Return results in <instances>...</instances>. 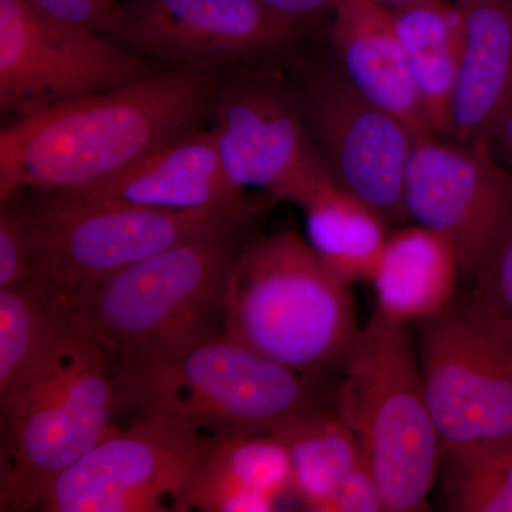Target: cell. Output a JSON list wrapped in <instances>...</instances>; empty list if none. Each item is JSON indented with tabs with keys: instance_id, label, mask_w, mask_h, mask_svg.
Returning <instances> with one entry per match:
<instances>
[{
	"instance_id": "6da1fadb",
	"label": "cell",
	"mask_w": 512,
	"mask_h": 512,
	"mask_svg": "<svg viewBox=\"0 0 512 512\" xmlns=\"http://www.w3.org/2000/svg\"><path fill=\"white\" fill-rule=\"evenodd\" d=\"M218 84L214 73L174 69L10 120L0 131V202L106 183L197 128Z\"/></svg>"
},
{
	"instance_id": "7a4b0ae2",
	"label": "cell",
	"mask_w": 512,
	"mask_h": 512,
	"mask_svg": "<svg viewBox=\"0 0 512 512\" xmlns=\"http://www.w3.org/2000/svg\"><path fill=\"white\" fill-rule=\"evenodd\" d=\"M248 220L148 256L64 305L111 370L164 362L222 333L225 289Z\"/></svg>"
},
{
	"instance_id": "3957f363",
	"label": "cell",
	"mask_w": 512,
	"mask_h": 512,
	"mask_svg": "<svg viewBox=\"0 0 512 512\" xmlns=\"http://www.w3.org/2000/svg\"><path fill=\"white\" fill-rule=\"evenodd\" d=\"M352 284L308 239L274 232L242 244L229 271L222 333L308 375L342 366L359 332Z\"/></svg>"
},
{
	"instance_id": "277c9868",
	"label": "cell",
	"mask_w": 512,
	"mask_h": 512,
	"mask_svg": "<svg viewBox=\"0 0 512 512\" xmlns=\"http://www.w3.org/2000/svg\"><path fill=\"white\" fill-rule=\"evenodd\" d=\"M340 367L343 375L333 407L375 473L386 511L427 510L443 444L409 325L375 308Z\"/></svg>"
},
{
	"instance_id": "5b68a950",
	"label": "cell",
	"mask_w": 512,
	"mask_h": 512,
	"mask_svg": "<svg viewBox=\"0 0 512 512\" xmlns=\"http://www.w3.org/2000/svg\"><path fill=\"white\" fill-rule=\"evenodd\" d=\"M103 352L80 330L0 396V511L37 510L47 488L119 430L123 407Z\"/></svg>"
},
{
	"instance_id": "8992f818",
	"label": "cell",
	"mask_w": 512,
	"mask_h": 512,
	"mask_svg": "<svg viewBox=\"0 0 512 512\" xmlns=\"http://www.w3.org/2000/svg\"><path fill=\"white\" fill-rule=\"evenodd\" d=\"M113 373L124 406L215 437L272 433L328 407L322 375L295 372L224 335L164 362Z\"/></svg>"
},
{
	"instance_id": "52a82bcc",
	"label": "cell",
	"mask_w": 512,
	"mask_h": 512,
	"mask_svg": "<svg viewBox=\"0 0 512 512\" xmlns=\"http://www.w3.org/2000/svg\"><path fill=\"white\" fill-rule=\"evenodd\" d=\"M9 200L28 237L29 281L63 306L141 259L249 217L164 210L80 191H22Z\"/></svg>"
},
{
	"instance_id": "ba28073f",
	"label": "cell",
	"mask_w": 512,
	"mask_h": 512,
	"mask_svg": "<svg viewBox=\"0 0 512 512\" xmlns=\"http://www.w3.org/2000/svg\"><path fill=\"white\" fill-rule=\"evenodd\" d=\"M417 352L443 454L512 441V330L473 293L419 323Z\"/></svg>"
},
{
	"instance_id": "9c48e42d",
	"label": "cell",
	"mask_w": 512,
	"mask_h": 512,
	"mask_svg": "<svg viewBox=\"0 0 512 512\" xmlns=\"http://www.w3.org/2000/svg\"><path fill=\"white\" fill-rule=\"evenodd\" d=\"M291 80L313 147L330 180L387 221H409L404 177L417 138L350 83L332 52Z\"/></svg>"
},
{
	"instance_id": "30bf717a",
	"label": "cell",
	"mask_w": 512,
	"mask_h": 512,
	"mask_svg": "<svg viewBox=\"0 0 512 512\" xmlns=\"http://www.w3.org/2000/svg\"><path fill=\"white\" fill-rule=\"evenodd\" d=\"M217 437L158 414L111 433L50 485L45 512L187 511L185 495Z\"/></svg>"
},
{
	"instance_id": "8fae6325",
	"label": "cell",
	"mask_w": 512,
	"mask_h": 512,
	"mask_svg": "<svg viewBox=\"0 0 512 512\" xmlns=\"http://www.w3.org/2000/svg\"><path fill=\"white\" fill-rule=\"evenodd\" d=\"M157 72V64L101 33L46 15L29 0H0L3 117L20 119Z\"/></svg>"
},
{
	"instance_id": "7c38bea8",
	"label": "cell",
	"mask_w": 512,
	"mask_h": 512,
	"mask_svg": "<svg viewBox=\"0 0 512 512\" xmlns=\"http://www.w3.org/2000/svg\"><path fill=\"white\" fill-rule=\"evenodd\" d=\"M404 208L453 245L461 274L476 282L512 229V173L491 143L424 138L407 164Z\"/></svg>"
},
{
	"instance_id": "4fadbf2b",
	"label": "cell",
	"mask_w": 512,
	"mask_h": 512,
	"mask_svg": "<svg viewBox=\"0 0 512 512\" xmlns=\"http://www.w3.org/2000/svg\"><path fill=\"white\" fill-rule=\"evenodd\" d=\"M215 144L229 183L264 188L299 204L330 178L313 147L291 80L242 67L218 84L211 110Z\"/></svg>"
},
{
	"instance_id": "5bb4252c",
	"label": "cell",
	"mask_w": 512,
	"mask_h": 512,
	"mask_svg": "<svg viewBox=\"0 0 512 512\" xmlns=\"http://www.w3.org/2000/svg\"><path fill=\"white\" fill-rule=\"evenodd\" d=\"M138 50L174 69L214 73L291 45L303 30L261 0H130Z\"/></svg>"
},
{
	"instance_id": "9a60e30c",
	"label": "cell",
	"mask_w": 512,
	"mask_h": 512,
	"mask_svg": "<svg viewBox=\"0 0 512 512\" xmlns=\"http://www.w3.org/2000/svg\"><path fill=\"white\" fill-rule=\"evenodd\" d=\"M330 13L332 55L350 83L406 124L417 140L436 137L421 106L392 10L377 0H338Z\"/></svg>"
},
{
	"instance_id": "2e32d148",
	"label": "cell",
	"mask_w": 512,
	"mask_h": 512,
	"mask_svg": "<svg viewBox=\"0 0 512 512\" xmlns=\"http://www.w3.org/2000/svg\"><path fill=\"white\" fill-rule=\"evenodd\" d=\"M80 192L175 211L251 212L222 167L212 130L194 128L117 177Z\"/></svg>"
},
{
	"instance_id": "e0dca14e",
	"label": "cell",
	"mask_w": 512,
	"mask_h": 512,
	"mask_svg": "<svg viewBox=\"0 0 512 512\" xmlns=\"http://www.w3.org/2000/svg\"><path fill=\"white\" fill-rule=\"evenodd\" d=\"M453 3L461 19V56L447 140L491 143L512 99V0Z\"/></svg>"
},
{
	"instance_id": "ac0fdd59",
	"label": "cell",
	"mask_w": 512,
	"mask_h": 512,
	"mask_svg": "<svg viewBox=\"0 0 512 512\" xmlns=\"http://www.w3.org/2000/svg\"><path fill=\"white\" fill-rule=\"evenodd\" d=\"M292 495L288 451L275 436L217 437L185 495L187 511L271 512Z\"/></svg>"
},
{
	"instance_id": "d6986e66",
	"label": "cell",
	"mask_w": 512,
	"mask_h": 512,
	"mask_svg": "<svg viewBox=\"0 0 512 512\" xmlns=\"http://www.w3.org/2000/svg\"><path fill=\"white\" fill-rule=\"evenodd\" d=\"M461 274L456 249L443 235L423 225L390 232L370 276L376 308L399 322H424L454 301Z\"/></svg>"
},
{
	"instance_id": "ffe728a7",
	"label": "cell",
	"mask_w": 512,
	"mask_h": 512,
	"mask_svg": "<svg viewBox=\"0 0 512 512\" xmlns=\"http://www.w3.org/2000/svg\"><path fill=\"white\" fill-rule=\"evenodd\" d=\"M390 10L429 126L436 137L447 138L460 70V13L447 0Z\"/></svg>"
},
{
	"instance_id": "44dd1931",
	"label": "cell",
	"mask_w": 512,
	"mask_h": 512,
	"mask_svg": "<svg viewBox=\"0 0 512 512\" xmlns=\"http://www.w3.org/2000/svg\"><path fill=\"white\" fill-rule=\"evenodd\" d=\"M306 239L316 254L345 281H370L390 235V222L330 178L299 202Z\"/></svg>"
},
{
	"instance_id": "7402d4cb",
	"label": "cell",
	"mask_w": 512,
	"mask_h": 512,
	"mask_svg": "<svg viewBox=\"0 0 512 512\" xmlns=\"http://www.w3.org/2000/svg\"><path fill=\"white\" fill-rule=\"evenodd\" d=\"M271 434L288 451L293 497L306 510L332 511L340 484L362 458L355 434L335 407L303 413Z\"/></svg>"
},
{
	"instance_id": "603a6c76",
	"label": "cell",
	"mask_w": 512,
	"mask_h": 512,
	"mask_svg": "<svg viewBox=\"0 0 512 512\" xmlns=\"http://www.w3.org/2000/svg\"><path fill=\"white\" fill-rule=\"evenodd\" d=\"M72 329L62 303L32 281L0 289V396L43 365Z\"/></svg>"
},
{
	"instance_id": "cb8c5ba5",
	"label": "cell",
	"mask_w": 512,
	"mask_h": 512,
	"mask_svg": "<svg viewBox=\"0 0 512 512\" xmlns=\"http://www.w3.org/2000/svg\"><path fill=\"white\" fill-rule=\"evenodd\" d=\"M447 507L458 512H512V441L443 454Z\"/></svg>"
},
{
	"instance_id": "d4e9b609",
	"label": "cell",
	"mask_w": 512,
	"mask_h": 512,
	"mask_svg": "<svg viewBox=\"0 0 512 512\" xmlns=\"http://www.w3.org/2000/svg\"><path fill=\"white\" fill-rule=\"evenodd\" d=\"M37 9L53 18L92 29L104 36L116 37L127 45L138 46L136 30L126 5L117 0H29Z\"/></svg>"
},
{
	"instance_id": "484cf974",
	"label": "cell",
	"mask_w": 512,
	"mask_h": 512,
	"mask_svg": "<svg viewBox=\"0 0 512 512\" xmlns=\"http://www.w3.org/2000/svg\"><path fill=\"white\" fill-rule=\"evenodd\" d=\"M30 279L28 237L16 205L2 202L0 211V289L12 288Z\"/></svg>"
},
{
	"instance_id": "4316f807",
	"label": "cell",
	"mask_w": 512,
	"mask_h": 512,
	"mask_svg": "<svg viewBox=\"0 0 512 512\" xmlns=\"http://www.w3.org/2000/svg\"><path fill=\"white\" fill-rule=\"evenodd\" d=\"M473 295L512 330V229L503 247L476 281Z\"/></svg>"
},
{
	"instance_id": "83f0119b",
	"label": "cell",
	"mask_w": 512,
	"mask_h": 512,
	"mask_svg": "<svg viewBox=\"0 0 512 512\" xmlns=\"http://www.w3.org/2000/svg\"><path fill=\"white\" fill-rule=\"evenodd\" d=\"M380 511H386L382 488L372 468L362 456L340 484L330 512Z\"/></svg>"
},
{
	"instance_id": "f1b7e54d",
	"label": "cell",
	"mask_w": 512,
	"mask_h": 512,
	"mask_svg": "<svg viewBox=\"0 0 512 512\" xmlns=\"http://www.w3.org/2000/svg\"><path fill=\"white\" fill-rule=\"evenodd\" d=\"M269 12L298 29H305L325 13L332 12L338 0H261Z\"/></svg>"
},
{
	"instance_id": "f546056e",
	"label": "cell",
	"mask_w": 512,
	"mask_h": 512,
	"mask_svg": "<svg viewBox=\"0 0 512 512\" xmlns=\"http://www.w3.org/2000/svg\"><path fill=\"white\" fill-rule=\"evenodd\" d=\"M491 143L512 173V99L495 124Z\"/></svg>"
},
{
	"instance_id": "4dcf8cb0",
	"label": "cell",
	"mask_w": 512,
	"mask_h": 512,
	"mask_svg": "<svg viewBox=\"0 0 512 512\" xmlns=\"http://www.w3.org/2000/svg\"><path fill=\"white\" fill-rule=\"evenodd\" d=\"M389 9H399L403 6L412 5V3L420 2V0H377Z\"/></svg>"
}]
</instances>
